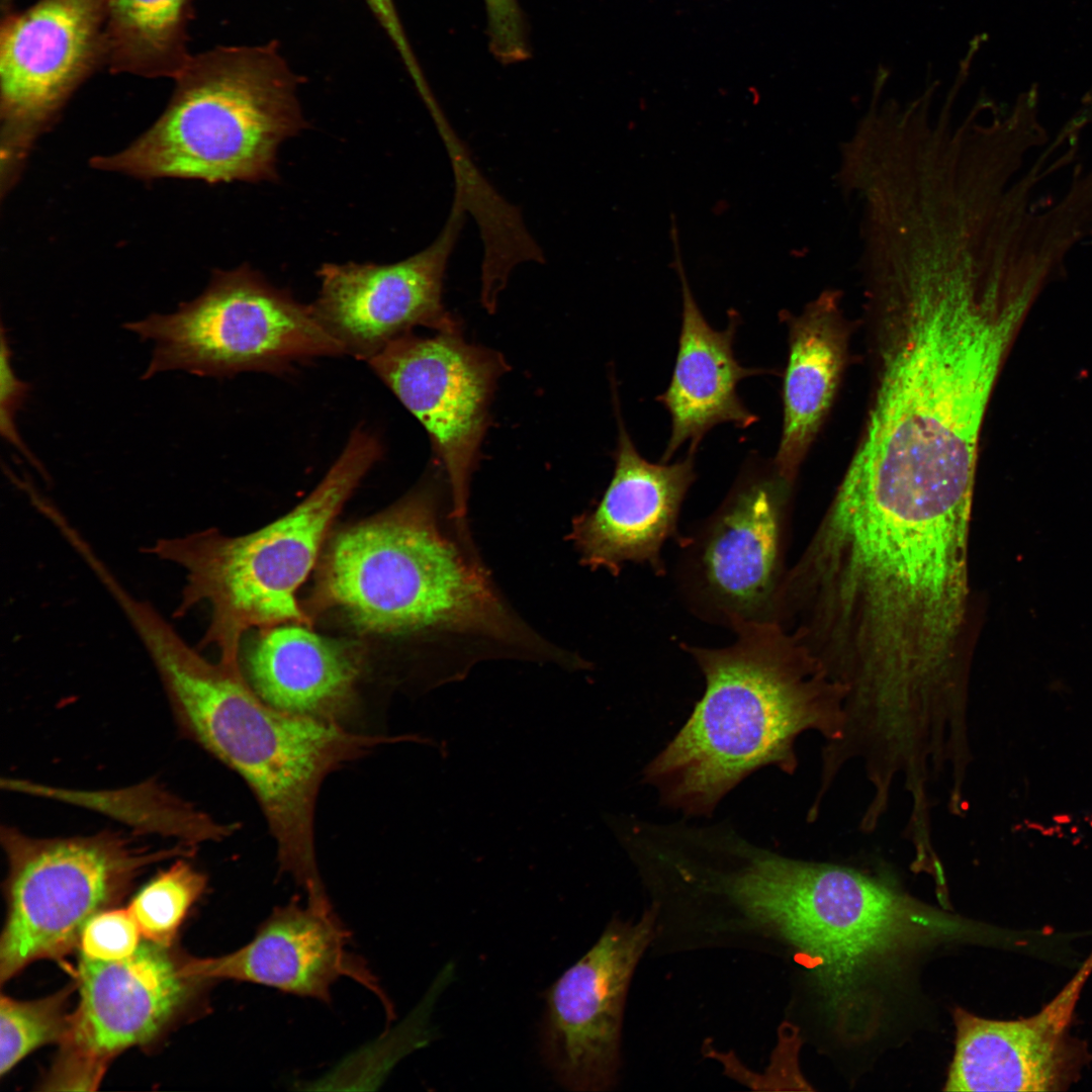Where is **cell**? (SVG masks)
I'll return each mask as SVG.
<instances>
[{
  "label": "cell",
  "instance_id": "cell-14",
  "mask_svg": "<svg viewBox=\"0 0 1092 1092\" xmlns=\"http://www.w3.org/2000/svg\"><path fill=\"white\" fill-rule=\"evenodd\" d=\"M463 197L455 194L450 215L425 250L388 265L334 264L318 270L321 288L312 309L345 354L368 361L394 339L426 327L452 331L460 324L442 303L450 254L462 228Z\"/></svg>",
  "mask_w": 1092,
  "mask_h": 1092
},
{
  "label": "cell",
  "instance_id": "cell-5",
  "mask_svg": "<svg viewBox=\"0 0 1092 1092\" xmlns=\"http://www.w3.org/2000/svg\"><path fill=\"white\" fill-rule=\"evenodd\" d=\"M156 672L180 731L248 785L276 842L280 870L308 899L327 897L314 838L327 777L396 741L279 710L263 701L240 664L208 660L188 642L170 646Z\"/></svg>",
  "mask_w": 1092,
  "mask_h": 1092
},
{
  "label": "cell",
  "instance_id": "cell-26",
  "mask_svg": "<svg viewBox=\"0 0 1092 1092\" xmlns=\"http://www.w3.org/2000/svg\"><path fill=\"white\" fill-rule=\"evenodd\" d=\"M490 52L504 65L526 61L530 48L518 0H483Z\"/></svg>",
  "mask_w": 1092,
  "mask_h": 1092
},
{
  "label": "cell",
  "instance_id": "cell-1",
  "mask_svg": "<svg viewBox=\"0 0 1092 1092\" xmlns=\"http://www.w3.org/2000/svg\"><path fill=\"white\" fill-rule=\"evenodd\" d=\"M867 294L875 391L844 474L974 489L989 402L1033 302L965 276L903 277Z\"/></svg>",
  "mask_w": 1092,
  "mask_h": 1092
},
{
  "label": "cell",
  "instance_id": "cell-4",
  "mask_svg": "<svg viewBox=\"0 0 1092 1092\" xmlns=\"http://www.w3.org/2000/svg\"><path fill=\"white\" fill-rule=\"evenodd\" d=\"M722 647L680 643L705 679L703 697L643 781L664 806L710 816L755 770L774 765L794 775L797 739L813 731L824 743L844 726V693L775 623L733 630Z\"/></svg>",
  "mask_w": 1092,
  "mask_h": 1092
},
{
  "label": "cell",
  "instance_id": "cell-3",
  "mask_svg": "<svg viewBox=\"0 0 1092 1092\" xmlns=\"http://www.w3.org/2000/svg\"><path fill=\"white\" fill-rule=\"evenodd\" d=\"M704 890L791 946L840 1018L858 1013L862 985L896 959L941 942L993 943L997 934L923 905L882 873L786 856L739 833L720 845Z\"/></svg>",
  "mask_w": 1092,
  "mask_h": 1092
},
{
  "label": "cell",
  "instance_id": "cell-12",
  "mask_svg": "<svg viewBox=\"0 0 1092 1092\" xmlns=\"http://www.w3.org/2000/svg\"><path fill=\"white\" fill-rule=\"evenodd\" d=\"M106 0H39L0 36L2 171L16 175L33 141L103 58Z\"/></svg>",
  "mask_w": 1092,
  "mask_h": 1092
},
{
  "label": "cell",
  "instance_id": "cell-13",
  "mask_svg": "<svg viewBox=\"0 0 1092 1092\" xmlns=\"http://www.w3.org/2000/svg\"><path fill=\"white\" fill-rule=\"evenodd\" d=\"M653 926L650 912L637 922H610L544 993L540 1052L564 1088L603 1091L614 1083L627 989Z\"/></svg>",
  "mask_w": 1092,
  "mask_h": 1092
},
{
  "label": "cell",
  "instance_id": "cell-28",
  "mask_svg": "<svg viewBox=\"0 0 1092 1092\" xmlns=\"http://www.w3.org/2000/svg\"><path fill=\"white\" fill-rule=\"evenodd\" d=\"M378 23L384 29L394 48L396 49L402 63L406 66L413 65L417 58L408 42V38L402 27V23L399 19L393 0H364Z\"/></svg>",
  "mask_w": 1092,
  "mask_h": 1092
},
{
  "label": "cell",
  "instance_id": "cell-19",
  "mask_svg": "<svg viewBox=\"0 0 1092 1092\" xmlns=\"http://www.w3.org/2000/svg\"><path fill=\"white\" fill-rule=\"evenodd\" d=\"M259 631L241 668L263 701L291 714L364 732L358 689L364 663L357 647L302 624Z\"/></svg>",
  "mask_w": 1092,
  "mask_h": 1092
},
{
  "label": "cell",
  "instance_id": "cell-27",
  "mask_svg": "<svg viewBox=\"0 0 1092 1092\" xmlns=\"http://www.w3.org/2000/svg\"><path fill=\"white\" fill-rule=\"evenodd\" d=\"M11 349L2 325L1 330V393H0V429L2 437L21 453L26 460L44 477L46 471L39 461L23 443L16 427L17 412L23 406L30 390L29 383L15 374L11 365Z\"/></svg>",
  "mask_w": 1092,
  "mask_h": 1092
},
{
  "label": "cell",
  "instance_id": "cell-23",
  "mask_svg": "<svg viewBox=\"0 0 1092 1092\" xmlns=\"http://www.w3.org/2000/svg\"><path fill=\"white\" fill-rule=\"evenodd\" d=\"M205 886V875L184 857L158 874L141 889L128 907L142 935L158 945L169 946Z\"/></svg>",
  "mask_w": 1092,
  "mask_h": 1092
},
{
  "label": "cell",
  "instance_id": "cell-17",
  "mask_svg": "<svg viewBox=\"0 0 1092 1092\" xmlns=\"http://www.w3.org/2000/svg\"><path fill=\"white\" fill-rule=\"evenodd\" d=\"M78 982L80 1001L57 1062L103 1076L113 1057L159 1033L195 981L149 941L117 961L82 956Z\"/></svg>",
  "mask_w": 1092,
  "mask_h": 1092
},
{
  "label": "cell",
  "instance_id": "cell-10",
  "mask_svg": "<svg viewBox=\"0 0 1092 1092\" xmlns=\"http://www.w3.org/2000/svg\"><path fill=\"white\" fill-rule=\"evenodd\" d=\"M791 483L769 466L742 470L728 494L676 541L674 585L700 620L731 631L777 624L788 571Z\"/></svg>",
  "mask_w": 1092,
  "mask_h": 1092
},
{
  "label": "cell",
  "instance_id": "cell-15",
  "mask_svg": "<svg viewBox=\"0 0 1092 1092\" xmlns=\"http://www.w3.org/2000/svg\"><path fill=\"white\" fill-rule=\"evenodd\" d=\"M1092 974V951L1036 1014L997 1020L964 1009L953 1014L954 1055L945 1091H1066L1092 1061L1073 1035L1076 1007Z\"/></svg>",
  "mask_w": 1092,
  "mask_h": 1092
},
{
  "label": "cell",
  "instance_id": "cell-29",
  "mask_svg": "<svg viewBox=\"0 0 1092 1092\" xmlns=\"http://www.w3.org/2000/svg\"><path fill=\"white\" fill-rule=\"evenodd\" d=\"M1091 90H1092V84H1091Z\"/></svg>",
  "mask_w": 1092,
  "mask_h": 1092
},
{
  "label": "cell",
  "instance_id": "cell-21",
  "mask_svg": "<svg viewBox=\"0 0 1092 1092\" xmlns=\"http://www.w3.org/2000/svg\"><path fill=\"white\" fill-rule=\"evenodd\" d=\"M837 292L825 291L788 326V360L783 382V427L772 465L794 481L829 412L846 362L849 329Z\"/></svg>",
  "mask_w": 1092,
  "mask_h": 1092
},
{
  "label": "cell",
  "instance_id": "cell-7",
  "mask_svg": "<svg viewBox=\"0 0 1092 1092\" xmlns=\"http://www.w3.org/2000/svg\"><path fill=\"white\" fill-rule=\"evenodd\" d=\"M166 110L100 170L141 179L209 183L276 178L277 152L306 126L298 78L275 43L226 47L189 57Z\"/></svg>",
  "mask_w": 1092,
  "mask_h": 1092
},
{
  "label": "cell",
  "instance_id": "cell-2",
  "mask_svg": "<svg viewBox=\"0 0 1092 1092\" xmlns=\"http://www.w3.org/2000/svg\"><path fill=\"white\" fill-rule=\"evenodd\" d=\"M437 477L331 538L304 611L338 609L365 632L427 639L463 670L486 657H539L546 641L502 598L470 533L442 519Z\"/></svg>",
  "mask_w": 1092,
  "mask_h": 1092
},
{
  "label": "cell",
  "instance_id": "cell-16",
  "mask_svg": "<svg viewBox=\"0 0 1092 1092\" xmlns=\"http://www.w3.org/2000/svg\"><path fill=\"white\" fill-rule=\"evenodd\" d=\"M616 397L618 439L612 479L597 506L575 517L567 536L580 563L592 570L621 573L627 563L666 574L665 543L679 539L678 521L697 478L694 452L676 462L653 463L636 449Z\"/></svg>",
  "mask_w": 1092,
  "mask_h": 1092
},
{
  "label": "cell",
  "instance_id": "cell-22",
  "mask_svg": "<svg viewBox=\"0 0 1092 1092\" xmlns=\"http://www.w3.org/2000/svg\"><path fill=\"white\" fill-rule=\"evenodd\" d=\"M191 0H106L103 58L112 70L176 77L190 56Z\"/></svg>",
  "mask_w": 1092,
  "mask_h": 1092
},
{
  "label": "cell",
  "instance_id": "cell-25",
  "mask_svg": "<svg viewBox=\"0 0 1092 1092\" xmlns=\"http://www.w3.org/2000/svg\"><path fill=\"white\" fill-rule=\"evenodd\" d=\"M141 935L128 908L103 910L84 927L79 944L81 954L98 961L121 960L139 948Z\"/></svg>",
  "mask_w": 1092,
  "mask_h": 1092
},
{
  "label": "cell",
  "instance_id": "cell-20",
  "mask_svg": "<svg viewBox=\"0 0 1092 1092\" xmlns=\"http://www.w3.org/2000/svg\"><path fill=\"white\" fill-rule=\"evenodd\" d=\"M675 265L681 285L682 312L677 353L669 384L656 397L670 417V436L660 461L669 462L686 442L697 453L704 436L715 426L730 423L747 429L758 421L740 399L738 383L766 370L747 368L736 359L733 343L739 325L729 312L724 330L712 328L703 315L687 279L678 251L675 225L671 231Z\"/></svg>",
  "mask_w": 1092,
  "mask_h": 1092
},
{
  "label": "cell",
  "instance_id": "cell-6",
  "mask_svg": "<svg viewBox=\"0 0 1092 1092\" xmlns=\"http://www.w3.org/2000/svg\"><path fill=\"white\" fill-rule=\"evenodd\" d=\"M381 455L379 439L356 429L313 490L276 521L242 536L208 528L162 537L143 549L184 574L174 617L202 604L210 608L201 647H215L219 660L240 664L241 641L251 628L312 626L296 593L336 517Z\"/></svg>",
  "mask_w": 1092,
  "mask_h": 1092
},
{
  "label": "cell",
  "instance_id": "cell-8",
  "mask_svg": "<svg viewBox=\"0 0 1092 1092\" xmlns=\"http://www.w3.org/2000/svg\"><path fill=\"white\" fill-rule=\"evenodd\" d=\"M0 839L8 866L2 983L37 960L67 956L89 920L117 902L146 869L195 849L185 842L152 849L113 830L37 838L2 826Z\"/></svg>",
  "mask_w": 1092,
  "mask_h": 1092
},
{
  "label": "cell",
  "instance_id": "cell-9",
  "mask_svg": "<svg viewBox=\"0 0 1092 1092\" xmlns=\"http://www.w3.org/2000/svg\"><path fill=\"white\" fill-rule=\"evenodd\" d=\"M123 328L153 344L144 380L174 370L213 377L274 371L345 354L311 305L247 266L216 271L204 291L176 311L153 313Z\"/></svg>",
  "mask_w": 1092,
  "mask_h": 1092
},
{
  "label": "cell",
  "instance_id": "cell-11",
  "mask_svg": "<svg viewBox=\"0 0 1092 1092\" xmlns=\"http://www.w3.org/2000/svg\"><path fill=\"white\" fill-rule=\"evenodd\" d=\"M367 362L428 432L445 472L450 518L469 532L471 477L496 382L509 369L504 357L467 343L459 328L431 337L406 333Z\"/></svg>",
  "mask_w": 1092,
  "mask_h": 1092
},
{
  "label": "cell",
  "instance_id": "cell-18",
  "mask_svg": "<svg viewBox=\"0 0 1092 1092\" xmlns=\"http://www.w3.org/2000/svg\"><path fill=\"white\" fill-rule=\"evenodd\" d=\"M348 932L331 906L290 903L278 907L255 936L236 951L180 965L181 974L203 982L232 979L329 1001L332 985L350 977L381 998L375 979L346 949Z\"/></svg>",
  "mask_w": 1092,
  "mask_h": 1092
},
{
  "label": "cell",
  "instance_id": "cell-24",
  "mask_svg": "<svg viewBox=\"0 0 1092 1092\" xmlns=\"http://www.w3.org/2000/svg\"><path fill=\"white\" fill-rule=\"evenodd\" d=\"M70 991H62L33 1001L1 996L0 1075L9 1073L37 1048L61 1043L67 1035L70 1016L66 1011Z\"/></svg>",
  "mask_w": 1092,
  "mask_h": 1092
}]
</instances>
